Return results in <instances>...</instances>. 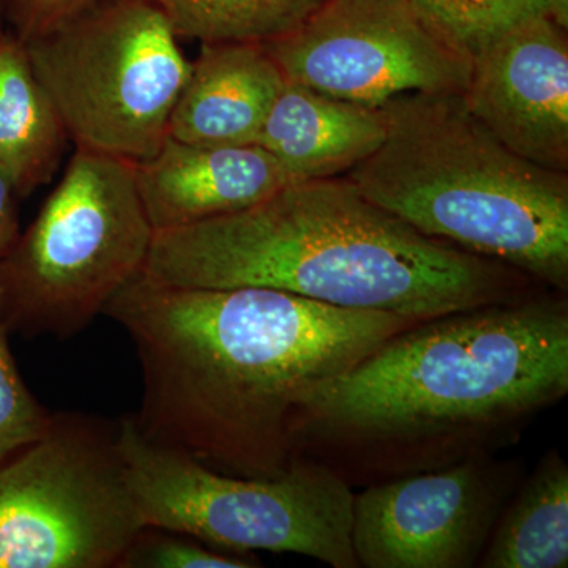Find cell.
Here are the masks:
<instances>
[{
  "label": "cell",
  "instance_id": "6da1fadb",
  "mask_svg": "<svg viewBox=\"0 0 568 568\" xmlns=\"http://www.w3.org/2000/svg\"><path fill=\"white\" fill-rule=\"evenodd\" d=\"M103 315L132 339L145 439L220 473L276 477L313 395L416 321L267 287H183L140 275Z\"/></svg>",
  "mask_w": 568,
  "mask_h": 568
},
{
  "label": "cell",
  "instance_id": "7a4b0ae2",
  "mask_svg": "<svg viewBox=\"0 0 568 568\" xmlns=\"http://www.w3.org/2000/svg\"><path fill=\"white\" fill-rule=\"evenodd\" d=\"M568 394V302L545 290L422 321L295 414L293 457L372 485L495 455Z\"/></svg>",
  "mask_w": 568,
  "mask_h": 568
},
{
  "label": "cell",
  "instance_id": "3957f363",
  "mask_svg": "<svg viewBox=\"0 0 568 568\" xmlns=\"http://www.w3.org/2000/svg\"><path fill=\"white\" fill-rule=\"evenodd\" d=\"M142 275L183 287H267L422 321L515 301L534 280L428 237L349 179L290 183L219 219L155 233Z\"/></svg>",
  "mask_w": 568,
  "mask_h": 568
},
{
  "label": "cell",
  "instance_id": "277c9868",
  "mask_svg": "<svg viewBox=\"0 0 568 568\" xmlns=\"http://www.w3.org/2000/svg\"><path fill=\"white\" fill-rule=\"evenodd\" d=\"M383 145L345 178L372 203L467 253L568 291V173L507 149L463 93L384 104Z\"/></svg>",
  "mask_w": 568,
  "mask_h": 568
},
{
  "label": "cell",
  "instance_id": "5b68a950",
  "mask_svg": "<svg viewBox=\"0 0 568 568\" xmlns=\"http://www.w3.org/2000/svg\"><path fill=\"white\" fill-rule=\"evenodd\" d=\"M153 235L134 163L74 149L61 182L0 263V320L9 334H80L141 274Z\"/></svg>",
  "mask_w": 568,
  "mask_h": 568
},
{
  "label": "cell",
  "instance_id": "8992f818",
  "mask_svg": "<svg viewBox=\"0 0 568 568\" xmlns=\"http://www.w3.org/2000/svg\"><path fill=\"white\" fill-rule=\"evenodd\" d=\"M126 485L145 526L179 530L252 556L291 552L332 568H358L353 487L323 463L294 457L280 476H234L141 435L119 418Z\"/></svg>",
  "mask_w": 568,
  "mask_h": 568
},
{
  "label": "cell",
  "instance_id": "52a82bcc",
  "mask_svg": "<svg viewBox=\"0 0 568 568\" xmlns=\"http://www.w3.org/2000/svg\"><path fill=\"white\" fill-rule=\"evenodd\" d=\"M153 0H103L22 41L74 149L140 163L168 138L192 62Z\"/></svg>",
  "mask_w": 568,
  "mask_h": 568
},
{
  "label": "cell",
  "instance_id": "ba28073f",
  "mask_svg": "<svg viewBox=\"0 0 568 568\" xmlns=\"http://www.w3.org/2000/svg\"><path fill=\"white\" fill-rule=\"evenodd\" d=\"M142 528L118 420L54 413L0 465V568H121Z\"/></svg>",
  "mask_w": 568,
  "mask_h": 568
},
{
  "label": "cell",
  "instance_id": "9c48e42d",
  "mask_svg": "<svg viewBox=\"0 0 568 568\" xmlns=\"http://www.w3.org/2000/svg\"><path fill=\"white\" fill-rule=\"evenodd\" d=\"M264 47L286 81L372 108L407 93H465L473 67L409 0H325Z\"/></svg>",
  "mask_w": 568,
  "mask_h": 568
},
{
  "label": "cell",
  "instance_id": "30bf717a",
  "mask_svg": "<svg viewBox=\"0 0 568 568\" xmlns=\"http://www.w3.org/2000/svg\"><path fill=\"white\" fill-rule=\"evenodd\" d=\"M514 463L478 455L366 485L353 503V551L364 568H469L517 487Z\"/></svg>",
  "mask_w": 568,
  "mask_h": 568
},
{
  "label": "cell",
  "instance_id": "8fae6325",
  "mask_svg": "<svg viewBox=\"0 0 568 568\" xmlns=\"http://www.w3.org/2000/svg\"><path fill=\"white\" fill-rule=\"evenodd\" d=\"M467 108L507 149L568 173V40L547 14L511 29L473 58Z\"/></svg>",
  "mask_w": 568,
  "mask_h": 568
},
{
  "label": "cell",
  "instance_id": "7c38bea8",
  "mask_svg": "<svg viewBox=\"0 0 568 568\" xmlns=\"http://www.w3.org/2000/svg\"><path fill=\"white\" fill-rule=\"evenodd\" d=\"M134 174L155 233L245 211L291 183L261 145H204L171 136L151 159L134 163Z\"/></svg>",
  "mask_w": 568,
  "mask_h": 568
},
{
  "label": "cell",
  "instance_id": "4fadbf2b",
  "mask_svg": "<svg viewBox=\"0 0 568 568\" xmlns=\"http://www.w3.org/2000/svg\"><path fill=\"white\" fill-rule=\"evenodd\" d=\"M284 82L264 43H201L168 136L204 145L256 144Z\"/></svg>",
  "mask_w": 568,
  "mask_h": 568
},
{
  "label": "cell",
  "instance_id": "5bb4252c",
  "mask_svg": "<svg viewBox=\"0 0 568 568\" xmlns=\"http://www.w3.org/2000/svg\"><path fill=\"white\" fill-rule=\"evenodd\" d=\"M387 134L383 108L334 99L284 82L256 144L291 183L343 178L373 155Z\"/></svg>",
  "mask_w": 568,
  "mask_h": 568
},
{
  "label": "cell",
  "instance_id": "9a60e30c",
  "mask_svg": "<svg viewBox=\"0 0 568 568\" xmlns=\"http://www.w3.org/2000/svg\"><path fill=\"white\" fill-rule=\"evenodd\" d=\"M67 141L26 44L7 31L0 37V168L21 201L51 182Z\"/></svg>",
  "mask_w": 568,
  "mask_h": 568
},
{
  "label": "cell",
  "instance_id": "2e32d148",
  "mask_svg": "<svg viewBox=\"0 0 568 568\" xmlns=\"http://www.w3.org/2000/svg\"><path fill=\"white\" fill-rule=\"evenodd\" d=\"M484 568L568 567V467L549 452L504 508L484 555Z\"/></svg>",
  "mask_w": 568,
  "mask_h": 568
},
{
  "label": "cell",
  "instance_id": "e0dca14e",
  "mask_svg": "<svg viewBox=\"0 0 568 568\" xmlns=\"http://www.w3.org/2000/svg\"><path fill=\"white\" fill-rule=\"evenodd\" d=\"M179 39L267 43L308 20L325 0H153Z\"/></svg>",
  "mask_w": 568,
  "mask_h": 568
},
{
  "label": "cell",
  "instance_id": "ac0fdd59",
  "mask_svg": "<svg viewBox=\"0 0 568 568\" xmlns=\"http://www.w3.org/2000/svg\"><path fill=\"white\" fill-rule=\"evenodd\" d=\"M417 13L470 59L511 29L547 14V0H409Z\"/></svg>",
  "mask_w": 568,
  "mask_h": 568
},
{
  "label": "cell",
  "instance_id": "d6986e66",
  "mask_svg": "<svg viewBox=\"0 0 568 568\" xmlns=\"http://www.w3.org/2000/svg\"><path fill=\"white\" fill-rule=\"evenodd\" d=\"M9 335L0 320V465L40 439L54 416L26 386L10 351Z\"/></svg>",
  "mask_w": 568,
  "mask_h": 568
},
{
  "label": "cell",
  "instance_id": "ffe728a7",
  "mask_svg": "<svg viewBox=\"0 0 568 568\" xmlns=\"http://www.w3.org/2000/svg\"><path fill=\"white\" fill-rule=\"evenodd\" d=\"M253 556L213 547L179 530L145 526L126 551L121 568H252Z\"/></svg>",
  "mask_w": 568,
  "mask_h": 568
},
{
  "label": "cell",
  "instance_id": "44dd1931",
  "mask_svg": "<svg viewBox=\"0 0 568 568\" xmlns=\"http://www.w3.org/2000/svg\"><path fill=\"white\" fill-rule=\"evenodd\" d=\"M100 2L103 0H9V31L26 43L80 17Z\"/></svg>",
  "mask_w": 568,
  "mask_h": 568
},
{
  "label": "cell",
  "instance_id": "7402d4cb",
  "mask_svg": "<svg viewBox=\"0 0 568 568\" xmlns=\"http://www.w3.org/2000/svg\"><path fill=\"white\" fill-rule=\"evenodd\" d=\"M20 196L0 168V263L20 237Z\"/></svg>",
  "mask_w": 568,
  "mask_h": 568
},
{
  "label": "cell",
  "instance_id": "603a6c76",
  "mask_svg": "<svg viewBox=\"0 0 568 568\" xmlns=\"http://www.w3.org/2000/svg\"><path fill=\"white\" fill-rule=\"evenodd\" d=\"M547 17L567 31L568 0H547Z\"/></svg>",
  "mask_w": 568,
  "mask_h": 568
},
{
  "label": "cell",
  "instance_id": "cb8c5ba5",
  "mask_svg": "<svg viewBox=\"0 0 568 568\" xmlns=\"http://www.w3.org/2000/svg\"><path fill=\"white\" fill-rule=\"evenodd\" d=\"M7 13H9V0H0V37L9 31V21H7Z\"/></svg>",
  "mask_w": 568,
  "mask_h": 568
}]
</instances>
